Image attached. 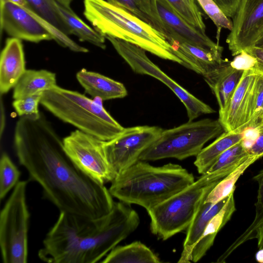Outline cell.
<instances>
[{"label":"cell","instance_id":"cell-1","mask_svg":"<svg viewBox=\"0 0 263 263\" xmlns=\"http://www.w3.org/2000/svg\"><path fill=\"white\" fill-rule=\"evenodd\" d=\"M14 151L30 180L60 212L90 219L108 215L115 201L104 184L83 172L65 151L63 139L43 114L20 117L14 132Z\"/></svg>","mask_w":263,"mask_h":263},{"label":"cell","instance_id":"cell-2","mask_svg":"<svg viewBox=\"0 0 263 263\" xmlns=\"http://www.w3.org/2000/svg\"><path fill=\"white\" fill-rule=\"evenodd\" d=\"M138 213L128 204L115 202L107 216L90 219L60 212L38 252L50 263H95L138 227Z\"/></svg>","mask_w":263,"mask_h":263},{"label":"cell","instance_id":"cell-3","mask_svg":"<svg viewBox=\"0 0 263 263\" xmlns=\"http://www.w3.org/2000/svg\"><path fill=\"white\" fill-rule=\"evenodd\" d=\"M194 181L193 175L180 165L154 166L138 160L117 175L109 191L119 201L148 211Z\"/></svg>","mask_w":263,"mask_h":263},{"label":"cell","instance_id":"cell-4","mask_svg":"<svg viewBox=\"0 0 263 263\" xmlns=\"http://www.w3.org/2000/svg\"><path fill=\"white\" fill-rule=\"evenodd\" d=\"M84 7L85 18L104 36L122 40L184 66L163 34L125 9L106 0H84Z\"/></svg>","mask_w":263,"mask_h":263},{"label":"cell","instance_id":"cell-5","mask_svg":"<svg viewBox=\"0 0 263 263\" xmlns=\"http://www.w3.org/2000/svg\"><path fill=\"white\" fill-rule=\"evenodd\" d=\"M40 104L61 121L104 141L114 138L124 128L101 103L58 85L43 92Z\"/></svg>","mask_w":263,"mask_h":263},{"label":"cell","instance_id":"cell-6","mask_svg":"<svg viewBox=\"0 0 263 263\" xmlns=\"http://www.w3.org/2000/svg\"><path fill=\"white\" fill-rule=\"evenodd\" d=\"M241 163L202 174L191 185L147 211L152 233L165 240L186 229L209 193Z\"/></svg>","mask_w":263,"mask_h":263},{"label":"cell","instance_id":"cell-7","mask_svg":"<svg viewBox=\"0 0 263 263\" xmlns=\"http://www.w3.org/2000/svg\"><path fill=\"white\" fill-rule=\"evenodd\" d=\"M224 132L218 120L209 118L188 121L173 128L163 129L159 137L142 153L139 160L169 158L183 160L196 156L207 142Z\"/></svg>","mask_w":263,"mask_h":263},{"label":"cell","instance_id":"cell-8","mask_svg":"<svg viewBox=\"0 0 263 263\" xmlns=\"http://www.w3.org/2000/svg\"><path fill=\"white\" fill-rule=\"evenodd\" d=\"M27 181H20L0 215V248L4 263L27 262L30 214L26 202Z\"/></svg>","mask_w":263,"mask_h":263},{"label":"cell","instance_id":"cell-9","mask_svg":"<svg viewBox=\"0 0 263 263\" xmlns=\"http://www.w3.org/2000/svg\"><path fill=\"white\" fill-rule=\"evenodd\" d=\"M117 53L124 60L135 73L146 74L156 78L167 86L184 105L189 121H194L199 116L215 112L211 106L197 98L165 73L146 55L142 48L111 36H105Z\"/></svg>","mask_w":263,"mask_h":263},{"label":"cell","instance_id":"cell-10","mask_svg":"<svg viewBox=\"0 0 263 263\" xmlns=\"http://www.w3.org/2000/svg\"><path fill=\"white\" fill-rule=\"evenodd\" d=\"M63 139L68 156L90 177L104 184L116 177L105 154L104 141L78 129Z\"/></svg>","mask_w":263,"mask_h":263},{"label":"cell","instance_id":"cell-11","mask_svg":"<svg viewBox=\"0 0 263 263\" xmlns=\"http://www.w3.org/2000/svg\"><path fill=\"white\" fill-rule=\"evenodd\" d=\"M162 130L156 126L124 128L114 138L104 141L105 154L117 175L138 161L142 153L159 137Z\"/></svg>","mask_w":263,"mask_h":263},{"label":"cell","instance_id":"cell-12","mask_svg":"<svg viewBox=\"0 0 263 263\" xmlns=\"http://www.w3.org/2000/svg\"><path fill=\"white\" fill-rule=\"evenodd\" d=\"M226 39L233 56L254 47L263 36V0H240Z\"/></svg>","mask_w":263,"mask_h":263},{"label":"cell","instance_id":"cell-13","mask_svg":"<svg viewBox=\"0 0 263 263\" xmlns=\"http://www.w3.org/2000/svg\"><path fill=\"white\" fill-rule=\"evenodd\" d=\"M1 29L12 37L33 43L53 40L51 34L24 7L1 3Z\"/></svg>","mask_w":263,"mask_h":263},{"label":"cell","instance_id":"cell-14","mask_svg":"<svg viewBox=\"0 0 263 263\" xmlns=\"http://www.w3.org/2000/svg\"><path fill=\"white\" fill-rule=\"evenodd\" d=\"M156 4L159 16L167 33V40L170 44L174 41L184 42L208 50L222 52V47L180 17L166 0H157Z\"/></svg>","mask_w":263,"mask_h":263},{"label":"cell","instance_id":"cell-15","mask_svg":"<svg viewBox=\"0 0 263 263\" xmlns=\"http://www.w3.org/2000/svg\"><path fill=\"white\" fill-rule=\"evenodd\" d=\"M256 75L252 70H244L228 106L219 113L218 120L225 132L243 133L247 130L250 101Z\"/></svg>","mask_w":263,"mask_h":263},{"label":"cell","instance_id":"cell-16","mask_svg":"<svg viewBox=\"0 0 263 263\" xmlns=\"http://www.w3.org/2000/svg\"><path fill=\"white\" fill-rule=\"evenodd\" d=\"M26 70L25 54L21 40L7 39L0 58V92L7 93L14 88Z\"/></svg>","mask_w":263,"mask_h":263},{"label":"cell","instance_id":"cell-17","mask_svg":"<svg viewBox=\"0 0 263 263\" xmlns=\"http://www.w3.org/2000/svg\"><path fill=\"white\" fill-rule=\"evenodd\" d=\"M244 70L234 68L230 62L224 60L217 68L203 76L219 105V113L228 106Z\"/></svg>","mask_w":263,"mask_h":263},{"label":"cell","instance_id":"cell-18","mask_svg":"<svg viewBox=\"0 0 263 263\" xmlns=\"http://www.w3.org/2000/svg\"><path fill=\"white\" fill-rule=\"evenodd\" d=\"M175 54L184 67L204 76L218 67L223 62L222 53L208 50L187 43H171Z\"/></svg>","mask_w":263,"mask_h":263},{"label":"cell","instance_id":"cell-19","mask_svg":"<svg viewBox=\"0 0 263 263\" xmlns=\"http://www.w3.org/2000/svg\"><path fill=\"white\" fill-rule=\"evenodd\" d=\"M229 196L215 204L204 202L205 200L201 203L187 228L183 249L178 262L187 263L192 261V253L194 247L210 221L221 209Z\"/></svg>","mask_w":263,"mask_h":263},{"label":"cell","instance_id":"cell-20","mask_svg":"<svg viewBox=\"0 0 263 263\" xmlns=\"http://www.w3.org/2000/svg\"><path fill=\"white\" fill-rule=\"evenodd\" d=\"M76 78L87 94L102 101L123 98L127 95L122 83L101 73L82 68L77 73Z\"/></svg>","mask_w":263,"mask_h":263},{"label":"cell","instance_id":"cell-21","mask_svg":"<svg viewBox=\"0 0 263 263\" xmlns=\"http://www.w3.org/2000/svg\"><path fill=\"white\" fill-rule=\"evenodd\" d=\"M232 192L221 208L211 219L206 227L202 236L194 247L192 253V261L196 262L200 260L213 245L215 238L219 231L231 219L236 210Z\"/></svg>","mask_w":263,"mask_h":263},{"label":"cell","instance_id":"cell-22","mask_svg":"<svg viewBox=\"0 0 263 263\" xmlns=\"http://www.w3.org/2000/svg\"><path fill=\"white\" fill-rule=\"evenodd\" d=\"M53 5L65 26L67 34L74 35L81 42H88L102 49L106 48L105 36L85 23L70 7L55 0Z\"/></svg>","mask_w":263,"mask_h":263},{"label":"cell","instance_id":"cell-23","mask_svg":"<svg viewBox=\"0 0 263 263\" xmlns=\"http://www.w3.org/2000/svg\"><path fill=\"white\" fill-rule=\"evenodd\" d=\"M57 85L55 73L46 69H26L13 88V98L26 97Z\"/></svg>","mask_w":263,"mask_h":263},{"label":"cell","instance_id":"cell-24","mask_svg":"<svg viewBox=\"0 0 263 263\" xmlns=\"http://www.w3.org/2000/svg\"><path fill=\"white\" fill-rule=\"evenodd\" d=\"M245 133L224 132L196 156L194 165L200 174L206 173L217 158L228 148L245 139Z\"/></svg>","mask_w":263,"mask_h":263},{"label":"cell","instance_id":"cell-25","mask_svg":"<svg viewBox=\"0 0 263 263\" xmlns=\"http://www.w3.org/2000/svg\"><path fill=\"white\" fill-rule=\"evenodd\" d=\"M159 258L140 241L115 247L101 261L103 263H160Z\"/></svg>","mask_w":263,"mask_h":263},{"label":"cell","instance_id":"cell-26","mask_svg":"<svg viewBox=\"0 0 263 263\" xmlns=\"http://www.w3.org/2000/svg\"><path fill=\"white\" fill-rule=\"evenodd\" d=\"M253 179L258 185L254 219L248 228L218 258L220 262H225L230 255L243 243L256 238L258 230L263 224V169L254 176Z\"/></svg>","mask_w":263,"mask_h":263},{"label":"cell","instance_id":"cell-27","mask_svg":"<svg viewBox=\"0 0 263 263\" xmlns=\"http://www.w3.org/2000/svg\"><path fill=\"white\" fill-rule=\"evenodd\" d=\"M125 9L137 17L153 26L167 39L168 35L159 16L157 0H106Z\"/></svg>","mask_w":263,"mask_h":263},{"label":"cell","instance_id":"cell-28","mask_svg":"<svg viewBox=\"0 0 263 263\" xmlns=\"http://www.w3.org/2000/svg\"><path fill=\"white\" fill-rule=\"evenodd\" d=\"M260 158L258 156L250 155L232 172L220 181L211 190L206 197L204 202L216 203L228 197L234 192L235 183L245 171L256 160Z\"/></svg>","mask_w":263,"mask_h":263},{"label":"cell","instance_id":"cell-29","mask_svg":"<svg viewBox=\"0 0 263 263\" xmlns=\"http://www.w3.org/2000/svg\"><path fill=\"white\" fill-rule=\"evenodd\" d=\"M21 172L8 155L2 153L0 159V199L3 200L20 181Z\"/></svg>","mask_w":263,"mask_h":263},{"label":"cell","instance_id":"cell-30","mask_svg":"<svg viewBox=\"0 0 263 263\" xmlns=\"http://www.w3.org/2000/svg\"><path fill=\"white\" fill-rule=\"evenodd\" d=\"M263 118V74H257L249 106L248 129L256 127Z\"/></svg>","mask_w":263,"mask_h":263},{"label":"cell","instance_id":"cell-31","mask_svg":"<svg viewBox=\"0 0 263 263\" xmlns=\"http://www.w3.org/2000/svg\"><path fill=\"white\" fill-rule=\"evenodd\" d=\"M243 140L222 153L206 173H211L217 171L241 162L247 159L250 155L243 145Z\"/></svg>","mask_w":263,"mask_h":263},{"label":"cell","instance_id":"cell-32","mask_svg":"<svg viewBox=\"0 0 263 263\" xmlns=\"http://www.w3.org/2000/svg\"><path fill=\"white\" fill-rule=\"evenodd\" d=\"M25 1L29 9L64 33L68 34L65 26L54 8L53 5L54 0Z\"/></svg>","mask_w":263,"mask_h":263},{"label":"cell","instance_id":"cell-33","mask_svg":"<svg viewBox=\"0 0 263 263\" xmlns=\"http://www.w3.org/2000/svg\"><path fill=\"white\" fill-rule=\"evenodd\" d=\"M196 1L216 26L218 36L222 28L230 30L232 29V21L230 20L213 0H196Z\"/></svg>","mask_w":263,"mask_h":263},{"label":"cell","instance_id":"cell-34","mask_svg":"<svg viewBox=\"0 0 263 263\" xmlns=\"http://www.w3.org/2000/svg\"><path fill=\"white\" fill-rule=\"evenodd\" d=\"M44 92L14 100L12 102V106L17 115L20 117L27 116L32 119L39 118L41 113L39 110V104Z\"/></svg>","mask_w":263,"mask_h":263},{"label":"cell","instance_id":"cell-35","mask_svg":"<svg viewBox=\"0 0 263 263\" xmlns=\"http://www.w3.org/2000/svg\"><path fill=\"white\" fill-rule=\"evenodd\" d=\"M172 9L183 20L200 31L205 33L203 20L199 18L183 0H166Z\"/></svg>","mask_w":263,"mask_h":263},{"label":"cell","instance_id":"cell-36","mask_svg":"<svg viewBox=\"0 0 263 263\" xmlns=\"http://www.w3.org/2000/svg\"><path fill=\"white\" fill-rule=\"evenodd\" d=\"M256 63V59L246 51H243L235 56L234 60L230 62L231 65L239 70H253Z\"/></svg>","mask_w":263,"mask_h":263},{"label":"cell","instance_id":"cell-37","mask_svg":"<svg viewBox=\"0 0 263 263\" xmlns=\"http://www.w3.org/2000/svg\"><path fill=\"white\" fill-rule=\"evenodd\" d=\"M257 132V136L247 152L250 155L263 156V125H260L254 128Z\"/></svg>","mask_w":263,"mask_h":263},{"label":"cell","instance_id":"cell-38","mask_svg":"<svg viewBox=\"0 0 263 263\" xmlns=\"http://www.w3.org/2000/svg\"><path fill=\"white\" fill-rule=\"evenodd\" d=\"M223 13L229 18H233L240 0H213Z\"/></svg>","mask_w":263,"mask_h":263},{"label":"cell","instance_id":"cell-39","mask_svg":"<svg viewBox=\"0 0 263 263\" xmlns=\"http://www.w3.org/2000/svg\"><path fill=\"white\" fill-rule=\"evenodd\" d=\"M245 51L256 59V63L252 70L256 74H263V49L254 46Z\"/></svg>","mask_w":263,"mask_h":263},{"label":"cell","instance_id":"cell-40","mask_svg":"<svg viewBox=\"0 0 263 263\" xmlns=\"http://www.w3.org/2000/svg\"><path fill=\"white\" fill-rule=\"evenodd\" d=\"M184 2L190 7L195 14L199 18L203 20L201 12L197 5L195 1L196 0H183Z\"/></svg>","mask_w":263,"mask_h":263},{"label":"cell","instance_id":"cell-41","mask_svg":"<svg viewBox=\"0 0 263 263\" xmlns=\"http://www.w3.org/2000/svg\"><path fill=\"white\" fill-rule=\"evenodd\" d=\"M258 249L263 248V224L258 230L256 236Z\"/></svg>","mask_w":263,"mask_h":263},{"label":"cell","instance_id":"cell-42","mask_svg":"<svg viewBox=\"0 0 263 263\" xmlns=\"http://www.w3.org/2000/svg\"><path fill=\"white\" fill-rule=\"evenodd\" d=\"M5 2H10L23 7L28 6V4L25 0H1V3Z\"/></svg>","mask_w":263,"mask_h":263},{"label":"cell","instance_id":"cell-43","mask_svg":"<svg viewBox=\"0 0 263 263\" xmlns=\"http://www.w3.org/2000/svg\"><path fill=\"white\" fill-rule=\"evenodd\" d=\"M255 258L257 262L263 263V248L259 249L256 253Z\"/></svg>","mask_w":263,"mask_h":263},{"label":"cell","instance_id":"cell-44","mask_svg":"<svg viewBox=\"0 0 263 263\" xmlns=\"http://www.w3.org/2000/svg\"><path fill=\"white\" fill-rule=\"evenodd\" d=\"M60 3L67 6L70 7V3L72 0H55Z\"/></svg>","mask_w":263,"mask_h":263},{"label":"cell","instance_id":"cell-45","mask_svg":"<svg viewBox=\"0 0 263 263\" xmlns=\"http://www.w3.org/2000/svg\"><path fill=\"white\" fill-rule=\"evenodd\" d=\"M255 46L263 49V36L257 41Z\"/></svg>","mask_w":263,"mask_h":263},{"label":"cell","instance_id":"cell-46","mask_svg":"<svg viewBox=\"0 0 263 263\" xmlns=\"http://www.w3.org/2000/svg\"><path fill=\"white\" fill-rule=\"evenodd\" d=\"M263 125V118H262V120H261V122L260 123V124H259L258 126H259V125ZM255 128H256V127H255Z\"/></svg>","mask_w":263,"mask_h":263}]
</instances>
